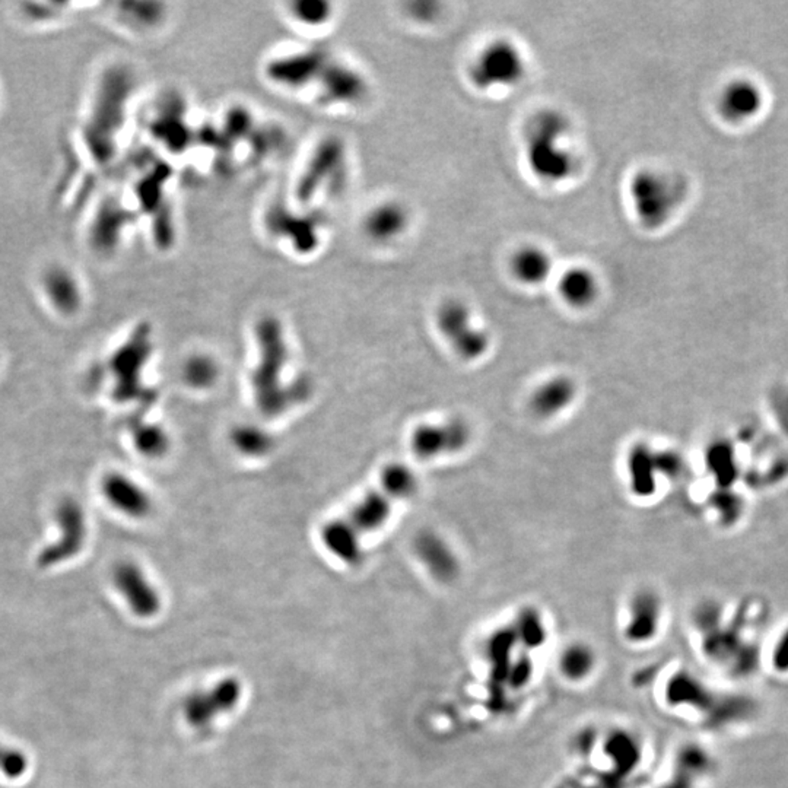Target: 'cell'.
Returning <instances> with one entry per match:
<instances>
[{"mask_svg": "<svg viewBox=\"0 0 788 788\" xmlns=\"http://www.w3.org/2000/svg\"><path fill=\"white\" fill-rule=\"evenodd\" d=\"M136 89L135 72L126 63L107 65L92 81L77 126V143L94 169H108L118 161Z\"/></svg>", "mask_w": 788, "mask_h": 788, "instance_id": "obj_1", "label": "cell"}, {"mask_svg": "<svg viewBox=\"0 0 788 788\" xmlns=\"http://www.w3.org/2000/svg\"><path fill=\"white\" fill-rule=\"evenodd\" d=\"M568 116L558 108H542L523 128V155L528 173L547 186L568 183L581 169V157L572 143Z\"/></svg>", "mask_w": 788, "mask_h": 788, "instance_id": "obj_2", "label": "cell"}, {"mask_svg": "<svg viewBox=\"0 0 788 788\" xmlns=\"http://www.w3.org/2000/svg\"><path fill=\"white\" fill-rule=\"evenodd\" d=\"M627 195L637 224L646 231H659L682 208L688 186L683 177L668 169L644 167L630 176Z\"/></svg>", "mask_w": 788, "mask_h": 788, "instance_id": "obj_3", "label": "cell"}, {"mask_svg": "<svg viewBox=\"0 0 788 788\" xmlns=\"http://www.w3.org/2000/svg\"><path fill=\"white\" fill-rule=\"evenodd\" d=\"M527 57L516 41L508 37L492 38L477 50L467 69L473 88L479 92L513 89L525 81Z\"/></svg>", "mask_w": 788, "mask_h": 788, "instance_id": "obj_4", "label": "cell"}, {"mask_svg": "<svg viewBox=\"0 0 788 788\" xmlns=\"http://www.w3.org/2000/svg\"><path fill=\"white\" fill-rule=\"evenodd\" d=\"M348 176V152L345 143L336 136H327L317 143L308 157L295 188V200L301 210H312V203L324 193L343 188Z\"/></svg>", "mask_w": 788, "mask_h": 788, "instance_id": "obj_5", "label": "cell"}, {"mask_svg": "<svg viewBox=\"0 0 788 788\" xmlns=\"http://www.w3.org/2000/svg\"><path fill=\"white\" fill-rule=\"evenodd\" d=\"M436 329L460 358L476 361L491 346L488 332L475 320L472 308L465 301L451 298L444 301L435 312Z\"/></svg>", "mask_w": 788, "mask_h": 788, "instance_id": "obj_6", "label": "cell"}, {"mask_svg": "<svg viewBox=\"0 0 788 788\" xmlns=\"http://www.w3.org/2000/svg\"><path fill=\"white\" fill-rule=\"evenodd\" d=\"M256 333L261 348V365L254 374L256 396L261 402V411L279 414L283 406L279 400L276 383L286 361L282 324L275 317H266L257 324Z\"/></svg>", "mask_w": 788, "mask_h": 788, "instance_id": "obj_7", "label": "cell"}, {"mask_svg": "<svg viewBox=\"0 0 788 788\" xmlns=\"http://www.w3.org/2000/svg\"><path fill=\"white\" fill-rule=\"evenodd\" d=\"M135 220V210H130L123 199L116 196L101 199L92 210L85 234L92 256L106 261L118 253Z\"/></svg>", "mask_w": 788, "mask_h": 788, "instance_id": "obj_8", "label": "cell"}, {"mask_svg": "<svg viewBox=\"0 0 788 788\" xmlns=\"http://www.w3.org/2000/svg\"><path fill=\"white\" fill-rule=\"evenodd\" d=\"M312 91L319 106L353 108L365 103L371 88L367 77L360 69L332 56Z\"/></svg>", "mask_w": 788, "mask_h": 788, "instance_id": "obj_9", "label": "cell"}, {"mask_svg": "<svg viewBox=\"0 0 788 788\" xmlns=\"http://www.w3.org/2000/svg\"><path fill=\"white\" fill-rule=\"evenodd\" d=\"M40 295L52 312L60 317H75L87 300L84 279L67 261H53L41 268L37 276Z\"/></svg>", "mask_w": 788, "mask_h": 788, "instance_id": "obj_10", "label": "cell"}, {"mask_svg": "<svg viewBox=\"0 0 788 788\" xmlns=\"http://www.w3.org/2000/svg\"><path fill=\"white\" fill-rule=\"evenodd\" d=\"M331 57V53L322 48L295 50L271 57L266 63L264 75L271 85L283 91L312 89Z\"/></svg>", "mask_w": 788, "mask_h": 788, "instance_id": "obj_11", "label": "cell"}, {"mask_svg": "<svg viewBox=\"0 0 788 788\" xmlns=\"http://www.w3.org/2000/svg\"><path fill=\"white\" fill-rule=\"evenodd\" d=\"M111 581L130 612L142 619L154 618L161 610L162 600L157 587L147 572L133 561L118 562L113 568Z\"/></svg>", "mask_w": 788, "mask_h": 788, "instance_id": "obj_12", "label": "cell"}, {"mask_svg": "<svg viewBox=\"0 0 788 788\" xmlns=\"http://www.w3.org/2000/svg\"><path fill=\"white\" fill-rule=\"evenodd\" d=\"M472 429L463 419L453 418L443 424H422L414 429L411 447L424 460L457 455L470 444Z\"/></svg>", "mask_w": 788, "mask_h": 788, "instance_id": "obj_13", "label": "cell"}, {"mask_svg": "<svg viewBox=\"0 0 788 788\" xmlns=\"http://www.w3.org/2000/svg\"><path fill=\"white\" fill-rule=\"evenodd\" d=\"M242 697V685L237 678L222 679L208 691L191 693L183 704L184 719L198 729L210 726L213 720L232 711Z\"/></svg>", "mask_w": 788, "mask_h": 788, "instance_id": "obj_14", "label": "cell"}, {"mask_svg": "<svg viewBox=\"0 0 788 788\" xmlns=\"http://www.w3.org/2000/svg\"><path fill=\"white\" fill-rule=\"evenodd\" d=\"M412 213L406 203L397 199H384L371 206L361 220L363 239L374 246H392L407 234Z\"/></svg>", "mask_w": 788, "mask_h": 788, "instance_id": "obj_15", "label": "cell"}, {"mask_svg": "<svg viewBox=\"0 0 788 788\" xmlns=\"http://www.w3.org/2000/svg\"><path fill=\"white\" fill-rule=\"evenodd\" d=\"M104 501L116 513L130 520H145L154 510L149 492L123 472H108L99 482Z\"/></svg>", "mask_w": 788, "mask_h": 788, "instance_id": "obj_16", "label": "cell"}, {"mask_svg": "<svg viewBox=\"0 0 788 788\" xmlns=\"http://www.w3.org/2000/svg\"><path fill=\"white\" fill-rule=\"evenodd\" d=\"M57 525L60 527V539L53 543L46 549L40 557V564L43 567H53V565L65 562L84 548L87 539V520L81 506L74 499H67L60 504L56 513Z\"/></svg>", "mask_w": 788, "mask_h": 788, "instance_id": "obj_17", "label": "cell"}, {"mask_svg": "<svg viewBox=\"0 0 788 788\" xmlns=\"http://www.w3.org/2000/svg\"><path fill=\"white\" fill-rule=\"evenodd\" d=\"M111 21L126 33L148 36L159 30L169 18V6L149 0H120L110 5Z\"/></svg>", "mask_w": 788, "mask_h": 788, "instance_id": "obj_18", "label": "cell"}, {"mask_svg": "<svg viewBox=\"0 0 788 788\" xmlns=\"http://www.w3.org/2000/svg\"><path fill=\"white\" fill-rule=\"evenodd\" d=\"M312 210H290L278 206L269 213V230L278 239L292 244L293 249L300 253H308L317 247L319 242V224L317 220L310 215Z\"/></svg>", "mask_w": 788, "mask_h": 788, "instance_id": "obj_19", "label": "cell"}, {"mask_svg": "<svg viewBox=\"0 0 788 788\" xmlns=\"http://www.w3.org/2000/svg\"><path fill=\"white\" fill-rule=\"evenodd\" d=\"M181 118L179 99L167 97L159 99L148 118L147 132L150 140L166 152L180 154L181 148L188 142V130Z\"/></svg>", "mask_w": 788, "mask_h": 788, "instance_id": "obj_20", "label": "cell"}, {"mask_svg": "<svg viewBox=\"0 0 788 788\" xmlns=\"http://www.w3.org/2000/svg\"><path fill=\"white\" fill-rule=\"evenodd\" d=\"M414 550L429 574L440 583H451L460 572V561L447 539L433 530H424L414 540Z\"/></svg>", "mask_w": 788, "mask_h": 788, "instance_id": "obj_21", "label": "cell"}, {"mask_svg": "<svg viewBox=\"0 0 788 788\" xmlns=\"http://www.w3.org/2000/svg\"><path fill=\"white\" fill-rule=\"evenodd\" d=\"M762 107V92L748 79H734L722 87L717 98V108L722 118L741 123L758 114Z\"/></svg>", "mask_w": 788, "mask_h": 788, "instance_id": "obj_22", "label": "cell"}, {"mask_svg": "<svg viewBox=\"0 0 788 788\" xmlns=\"http://www.w3.org/2000/svg\"><path fill=\"white\" fill-rule=\"evenodd\" d=\"M557 290L559 298L568 307L586 310L598 300L600 282L593 269L586 264H572L561 271Z\"/></svg>", "mask_w": 788, "mask_h": 788, "instance_id": "obj_23", "label": "cell"}, {"mask_svg": "<svg viewBox=\"0 0 788 788\" xmlns=\"http://www.w3.org/2000/svg\"><path fill=\"white\" fill-rule=\"evenodd\" d=\"M660 620V598L649 588L640 590L630 600L629 619L625 627V635L634 644L650 641L656 637Z\"/></svg>", "mask_w": 788, "mask_h": 788, "instance_id": "obj_24", "label": "cell"}, {"mask_svg": "<svg viewBox=\"0 0 788 788\" xmlns=\"http://www.w3.org/2000/svg\"><path fill=\"white\" fill-rule=\"evenodd\" d=\"M576 397V382L568 375H555L536 387L530 396V409L537 418H555L568 409Z\"/></svg>", "mask_w": 788, "mask_h": 788, "instance_id": "obj_25", "label": "cell"}, {"mask_svg": "<svg viewBox=\"0 0 788 788\" xmlns=\"http://www.w3.org/2000/svg\"><path fill=\"white\" fill-rule=\"evenodd\" d=\"M555 261L545 247L526 244L510 257V271L521 285L540 286L554 273Z\"/></svg>", "mask_w": 788, "mask_h": 788, "instance_id": "obj_26", "label": "cell"}, {"mask_svg": "<svg viewBox=\"0 0 788 788\" xmlns=\"http://www.w3.org/2000/svg\"><path fill=\"white\" fill-rule=\"evenodd\" d=\"M654 448L647 443H637L632 445L627 457L628 477L629 488L639 498H650L657 491L659 473L656 469Z\"/></svg>", "mask_w": 788, "mask_h": 788, "instance_id": "obj_27", "label": "cell"}, {"mask_svg": "<svg viewBox=\"0 0 788 788\" xmlns=\"http://www.w3.org/2000/svg\"><path fill=\"white\" fill-rule=\"evenodd\" d=\"M360 535L348 520L329 521L322 530V542L339 561L353 567L363 562V540Z\"/></svg>", "mask_w": 788, "mask_h": 788, "instance_id": "obj_28", "label": "cell"}, {"mask_svg": "<svg viewBox=\"0 0 788 788\" xmlns=\"http://www.w3.org/2000/svg\"><path fill=\"white\" fill-rule=\"evenodd\" d=\"M392 516V499L383 491L370 492L358 501L349 514L348 521L358 532H377Z\"/></svg>", "mask_w": 788, "mask_h": 788, "instance_id": "obj_29", "label": "cell"}, {"mask_svg": "<svg viewBox=\"0 0 788 788\" xmlns=\"http://www.w3.org/2000/svg\"><path fill=\"white\" fill-rule=\"evenodd\" d=\"M598 656L586 642H571L559 656V670L571 682H583L593 673Z\"/></svg>", "mask_w": 788, "mask_h": 788, "instance_id": "obj_30", "label": "cell"}, {"mask_svg": "<svg viewBox=\"0 0 788 788\" xmlns=\"http://www.w3.org/2000/svg\"><path fill=\"white\" fill-rule=\"evenodd\" d=\"M382 491L390 499H407L418 492V476L404 463H392L382 472Z\"/></svg>", "mask_w": 788, "mask_h": 788, "instance_id": "obj_31", "label": "cell"}, {"mask_svg": "<svg viewBox=\"0 0 788 788\" xmlns=\"http://www.w3.org/2000/svg\"><path fill=\"white\" fill-rule=\"evenodd\" d=\"M70 4L67 2H21L18 15L21 21L37 28L57 26L69 15Z\"/></svg>", "mask_w": 788, "mask_h": 788, "instance_id": "obj_32", "label": "cell"}, {"mask_svg": "<svg viewBox=\"0 0 788 788\" xmlns=\"http://www.w3.org/2000/svg\"><path fill=\"white\" fill-rule=\"evenodd\" d=\"M291 21L304 28H322L332 23L333 5L324 0H293L288 5Z\"/></svg>", "mask_w": 788, "mask_h": 788, "instance_id": "obj_33", "label": "cell"}, {"mask_svg": "<svg viewBox=\"0 0 788 788\" xmlns=\"http://www.w3.org/2000/svg\"><path fill=\"white\" fill-rule=\"evenodd\" d=\"M133 445L143 457H162L169 447V435L155 424H139L133 431Z\"/></svg>", "mask_w": 788, "mask_h": 788, "instance_id": "obj_34", "label": "cell"}, {"mask_svg": "<svg viewBox=\"0 0 788 788\" xmlns=\"http://www.w3.org/2000/svg\"><path fill=\"white\" fill-rule=\"evenodd\" d=\"M232 444L246 455H263L273 447L271 434L259 426L242 425L232 431Z\"/></svg>", "mask_w": 788, "mask_h": 788, "instance_id": "obj_35", "label": "cell"}, {"mask_svg": "<svg viewBox=\"0 0 788 788\" xmlns=\"http://www.w3.org/2000/svg\"><path fill=\"white\" fill-rule=\"evenodd\" d=\"M183 377L195 389H208L217 382L218 365L210 356H191L184 363Z\"/></svg>", "mask_w": 788, "mask_h": 788, "instance_id": "obj_36", "label": "cell"}, {"mask_svg": "<svg viewBox=\"0 0 788 788\" xmlns=\"http://www.w3.org/2000/svg\"><path fill=\"white\" fill-rule=\"evenodd\" d=\"M516 639L527 642L530 647L542 646L547 637V629L540 613L533 608H526L521 610L514 627Z\"/></svg>", "mask_w": 788, "mask_h": 788, "instance_id": "obj_37", "label": "cell"}, {"mask_svg": "<svg viewBox=\"0 0 788 788\" xmlns=\"http://www.w3.org/2000/svg\"><path fill=\"white\" fill-rule=\"evenodd\" d=\"M608 753L615 759L616 763L619 766H627L632 768L635 761H639L640 749L639 744L635 743L634 739L629 737V734L618 733L613 734L612 739L609 742Z\"/></svg>", "mask_w": 788, "mask_h": 788, "instance_id": "obj_38", "label": "cell"}, {"mask_svg": "<svg viewBox=\"0 0 788 788\" xmlns=\"http://www.w3.org/2000/svg\"><path fill=\"white\" fill-rule=\"evenodd\" d=\"M28 768V759L26 753L8 744L0 743V773L5 777H23Z\"/></svg>", "mask_w": 788, "mask_h": 788, "instance_id": "obj_39", "label": "cell"}, {"mask_svg": "<svg viewBox=\"0 0 788 788\" xmlns=\"http://www.w3.org/2000/svg\"><path fill=\"white\" fill-rule=\"evenodd\" d=\"M656 457V469L659 476H666L669 479H676L683 472V460L678 453L671 450H661L654 453Z\"/></svg>", "mask_w": 788, "mask_h": 788, "instance_id": "obj_40", "label": "cell"}]
</instances>
